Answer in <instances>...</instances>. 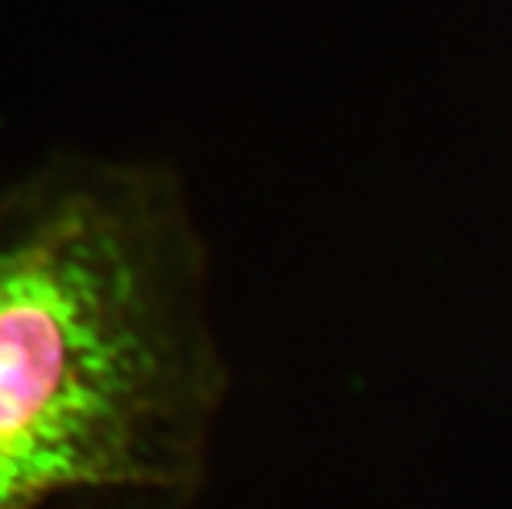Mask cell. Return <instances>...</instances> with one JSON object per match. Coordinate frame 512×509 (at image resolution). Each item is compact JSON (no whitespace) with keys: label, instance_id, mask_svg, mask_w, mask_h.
<instances>
[{"label":"cell","instance_id":"cell-1","mask_svg":"<svg viewBox=\"0 0 512 509\" xmlns=\"http://www.w3.org/2000/svg\"><path fill=\"white\" fill-rule=\"evenodd\" d=\"M225 381L176 172L53 156L0 186V509L189 490Z\"/></svg>","mask_w":512,"mask_h":509}]
</instances>
